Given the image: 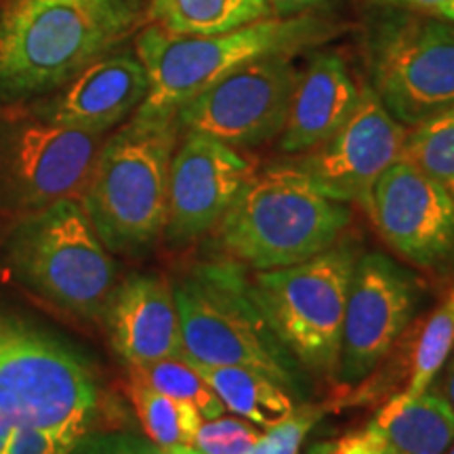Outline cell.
<instances>
[{"mask_svg":"<svg viewBox=\"0 0 454 454\" xmlns=\"http://www.w3.org/2000/svg\"><path fill=\"white\" fill-rule=\"evenodd\" d=\"M141 21V0H11L0 17V90L59 87Z\"/></svg>","mask_w":454,"mask_h":454,"instance_id":"obj_1","label":"cell"},{"mask_svg":"<svg viewBox=\"0 0 454 454\" xmlns=\"http://www.w3.org/2000/svg\"><path fill=\"white\" fill-rule=\"evenodd\" d=\"M349 221L348 202L326 196L293 162L253 173L215 231L231 259L265 271L328 251Z\"/></svg>","mask_w":454,"mask_h":454,"instance_id":"obj_2","label":"cell"},{"mask_svg":"<svg viewBox=\"0 0 454 454\" xmlns=\"http://www.w3.org/2000/svg\"><path fill=\"white\" fill-rule=\"evenodd\" d=\"M177 114H139L101 145L81 204L114 253L154 244L167 230Z\"/></svg>","mask_w":454,"mask_h":454,"instance_id":"obj_3","label":"cell"},{"mask_svg":"<svg viewBox=\"0 0 454 454\" xmlns=\"http://www.w3.org/2000/svg\"><path fill=\"white\" fill-rule=\"evenodd\" d=\"M185 360L244 366L299 391L303 371L271 326L253 280L234 259L198 265L175 288Z\"/></svg>","mask_w":454,"mask_h":454,"instance_id":"obj_4","label":"cell"},{"mask_svg":"<svg viewBox=\"0 0 454 454\" xmlns=\"http://www.w3.org/2000/svg\"><path fill=\"white\" fill-rule=\"evenodd\" d=\"M320 34L322 26L309 17L274 15L221 34H175L150 21L135 43L147 74V95L137 112L177 114L240 66L263 55L291 53Z\"/></svg>","mask_w":454,"mask_h":454,"instance_id":"obj_5","label":"cell"},{"mask_svg":"<svg viewBox=\"0 0 454 454\" xmlns=\"http://www.w3.org/2000/svg\"><path fill=\"white\" fill-rule=\"evenodd\" d=\"M11 261L27 286L70 314L98 317L114 294L116 265L76 198L26 219L11 244Z\"/></svg>","mask_w":454,"mask_h":454,"instance_id":"obj_6","label":"cell"},{"mask_svg":"<svg viewBox=\"0 0 454 454\" xmlns=\"http://www.w3.org/2000/svg\"><path fill=\"white\" fill-rule=\"evenodd\" d=\"M356 261V248L337 242L308 261L251 278L261 308L294 360L326 377L337 371Z\"/></svg>","mask_w":454,"mask_h":454,"instance_id":"obj_7","label":"cell"},{"mask_svg":"<svg viewBox=\"0 0 454 454\" xmlns=\"http://www.w3.org/2000/svg\"><path fill=\"white\" fill-rule=\"evenodd\" d=\"M98 408L87 364L47 334L0 316V414L13 425L84 435Z\"/></svg>","mask_w":454,"mask_h":454,"instance_id":"obj_8","label":"cell"},{"mask_svg":"<svg viewBox=\"0 0 454 454\" xmlns=\"http://www.w3.org/2000/svg\"><path fill=\"white\" fill-rule=\"evenodd\" d=\"M371 78L406 129L454 106V24L423 15L385 26L371 51Z\"/></svg>","mask_w":454,"mask_h":454,"instance_id":"obj_9","label":"cell"},{"mask_svg":"<svg viewBox=\"0 0 454 454\" xmlns=\"http://www.w3.org/2000/svg\"><path fill=\"white\" fill-rule=\"evenodd\" d=\"M299 74L291 53L248 61L181 106L179 129L236 150L268 144L282 133Z\"/></svg>","mask_w":454,"mask_h":454,"instance_id":"obj_10","label":"cell"},{"mask_svg":"<svg viewBox=\"0 0 454 454\" xmlns=\"http://www.w3.org/2000/svg\"><path fill=\"white\" fill-rule=\"evenodd\" d=\"M423 284L383 253L357 257L345 305L334 379L340 385L364 381L387 357L417 314Z\"/></svg>","mask_w":454,"mask_h":454,"instance_id":"obj_11","label":"cell"},{"mask_svg":"<svg viewBox=\"0 0 454 454\" xmlns=\"http://www.w3.org/2000/svg\"><path fill=\"white\" fill-rule=\"evenodd\" d=\"M366 211L402 259L431 274H454V198L411 160L385 170Z\"/></svg>","mask_w":454,"mask_h":454,"instance_id":"obj_12","label":"cell"},{"mask_svg":"<svg viewBox=\"0 0 454 454\" xmlns=\"http://www.w3.org/2000/svg\"><path fill=\"white\" fill-rule=\"evenodd\" d=\"M406 137L408 129L366 87L348 121L294 164L326 196L366 208L379 177L404 156Z\"/></svg>","mask_w":454,"mask_h":454,"instance_id":"obj_13","label":"cell"},{"mask_svg":"<svg viewBox=\"0 0 454 454\" xmlns=\"http://www.w3.org/2000/svg\"><path fill=\"white\" fill-rule=\"evenodd\" d=\"M253 173L236 147L187 130L170 160L167 236L190 242L215 230Z\"/></svg>","mask_w":454,"mask_h":454,"instance_id":"obj_14","label":"cell"},{"mask_svg":"<svg viewBox=\"0 0 454 454\" xmlns=\"http://www.w3.org/2000/svg\"><path fill=\"white\" fill-rule=\"evenodd\" d=\"M104 135L57 122L27 124L11 139L7 177L17 200L41 208L76 198L87 187Z\"/></svg>","mask_w":454,"mask_h":454,"instance_id":"obj_15","label":"cell"},{"mask_svg":"<svg viewBox=\"0 0 454 454\" xmlns=\"http://www.w3.org/2000/svg\"><path fill=\"white\" fill-rule=\"evenodd\" d=\"M104 314L114 349L129 366L185 357L175 293L162 278H129Z\"/></svg>","mask_w":454,"mask_h":454,"instance_id":"obj_16","label":"cell"},{"mask_svg":"<svg viewBox=\"0 0 454 454\" xmlns=\"http://www.w3.org/2000/svg\"><path fill=\"white\" fill-rule=\"evenodd\" d=\"M145 95L147 74L137 55H101L67 81L49 122L104 135L137 112Z\"/></svg>","mask_w":454,"mask_h":454,"instance_id":"obj_17","label":"cell"},{"mask_svg":"<svg viewBox=\"0 0 454 454\" xmlns=\"http://www.w3.org/2000/svg\"><path fill=\"white\" fill-rule=\"evenodd\" d=\"M362 89L337 53H320L299 74L286 122L280 133V150L303 154L326 141L349 118Z\"/></svg>","mask_w":454,"mask_h":454,"instance_id":"obj_18","label":"cell"},{"mask_svg":"<svg viewBox=\"0 0 454 454\" xmlns=\"http://www.w3.org/2000/svg\"><path fill=\"white\" fill-rule=\"evenodd\" d=\"M397 454H446L454 442V408L427 389L389 397L366 425Z\"/></svg>","mask_w":454,"mask_h":454,"instance_id":"obj_19","label":"cell"},{"mask_svg":"<svg viewBox=\"0 0 454 454\" xmlns=\"http://www.w3.org/2000/svg\"><path fill=\"white\" fill-rule=\"evenodd\" d=\"M194 366L223 402L225 411L257 427L268 429L294 412L288 389L265 372L244 366Z\"/></svg>","mask_w":454,"mask_h":454,"instance_id":"obj_20","label":"cell"},{"mask_svg":"<svg viewBox=\"0 0 454 454\" xmlns=\"http://www.w3.org/2000/svg\"><path fill=\"white\" fill-rule=\"evenodd\" d=\"M276 13L265 0H150L152 24L175 34H221Z\"/></svg>","mask_w":454,"mask_h":454,"instance_id":"obj_21","label":"cell"},{"mask_svg":"<svg viewBox=\"0 0 454 454\" xmlns=\"http://www.w3.org/2000/svg\"><path fill=\"white\" fill-rule=\"evenodd\" d=\"M127 394L133 402L141 427L158 448L192 446L202 425V414L192 404L175 400L130 374Z\"/></svg>","mask_w":454,"mask_h":454,"instance_id":"obj_22","label":"cell"},{"mask_svg":"<svg viewBox=\"0 0 454 454\" xmlns=\"http://www.w3.org/2000/svg\"><path fill=\"white\" fill-rule=\"evenodd\" d=\"M130 374L164 395L192 404L202 414L204 421L223 417V402L207 383V379L198 372V368L185 357H164L150 364L130 366Z\"/></svg>","mask_w":454,"mask_h":454,"instance_id":"obj_23","label":"cell"},{"mask_svg":"<svg viewBox=\"0 0 454 454\" xmlns=\"http://www.w3.org/2000/svg\"><path fill=\"white\" fill-rule=\"evenodd\" d=\"M402 158L438 181L454 198V106L408 129Z\"/></svg>","mask_w":454,"mask_h":454,"instance_id":"obj_24","label":"cell"},{"mask_svg":"<svg viewBox=\"0 0 454 454\" xmlns=\"http://www.w3.org/2000/svg\"><path fill=\"white\" fill-rule=\"evenodd\" d=\"M454 351V284L448 288V293L442 299V303L431 311V316L425 322L421 334L417 339L414 348V360L406 395H421L427 391L438 377V372L450 360Z\"/></svg>","mask_w":454,"mask_h":454,"instance_id":"obj_25","label":"cell"},{"mask_svg":"<svg viewBox=\"0 0 454 454\" xmlns=\"http://www.w3.org/2000/svg\"><path fill=\"white\" fill-rule=\"evenodd\" d=\"M261 431L244 419L217 417L202 421L194 446L200 454H248Z\"/></svg>","mask_w":454,"mask_h":454,"instance_id":"obj_26","label":"cell"},{"mask_svg":"<svg viewBox=\"0 0 454 454\" xmlns=\"http://www.w3.org/2000/svg\"><path fill=\"white\" fill-rule=\"evenodd\" d=\"M317 419H320L317 411L293 412L291 417L271 425L265 434H261L248 454H299L305 435L309 434Z\"/></svg>","mask_w":454,"mask_h":454,"instance_id":"obj_27","label":"cell"},{"mask_svg":"<svg viewBox=\"0 0 454 454\" xmlns=\"http://www.w3.org/2000/svg\"><path fill=\"white\" fill-rule=\"evenodd\" d=\"M81 442V435L53 431L32 425L11 427L3 454H70Z\"/></svg>","mask_w":454,"mask_h":454,"instance_id":"obj_28","label":"cell"},{"mask_svg":"<svg viewBox=\"0 0 454 454\" xmlns=\"http://www.w3.org/2000/svg\"><path fill=\"white\" fill-rule=\"evenodd\" d=\"M308 454H397L374 434L372 429L354 431V434L340 435L337 440H328L316 444Z\"/></svg>","mask_w":454,"mask_h":454,"instance_id":"obj_29","label":"cell"},{"mask_svg":"<svg viewBox=\"0 0 454 454\" xmlns=\"http://www.w3.org/2000/svg\"><path fill=\"white\" fill-rule=\"evenodd\" d=\"M385 3L406 7L425 17H434V20L454 24V0H385Z\"/></svg>","mask_w":454,"mask_h":454,"instance_id":"obj_30","label":"cell"},{"mask_svg":"<svg viewBox=\"0 0 454 454\" xmlns=\"http://www.w3.org/2000/svg\"><path fill=\"white\" fill-rule=\"evenodd\" d=\"M265 3L270 4L276 15H293L299 13V11L316 7V4H322L325 0H265Z\"/></svg>","mask_w":454,"mask_h":454,"instance_id":"obj_31","label":"cell"},{"mask_svg":"<svg viewBox=\"0 0 454 454\" xmlns=\"http://www.w3.org/2000/svg\"><path fill=\"white\" fill-rule=\"evenodd\" d=\"M89 454H135V450L127 444V442L112 440V442H104V444L95 446Z\"/></svg>","mask_w":454,"mask_h":454,"instance_id":"obj_32","label":"cell"},{"mask_svg":"<svg viewBox=\"0 0 454 454\" xmlns=\"http://www.w3.org/2000/svg\"><path fill=\"white\" fill-rule=\"evenodd\" d=\"M444 391H446V400L450 402V406L454 408V357L450 360V364H448V371H446V381H444Z\"/></svg>","mask_w":454,"mask_h":454,"instance_id":"obj_33","label":"cell"},{"mask_svg":"<svg viewBox=\"0 0 454 454\" xmlns=\"http://www.w3.org/2000/svg\"><path fill=\"white\" fill-rule=\"evenodd\" d=\"M145 454H200L194 446H173V448H154V450H147Z\"/></svg>","mask_w":454,"mask_h":454,"instance_id":"obj_34","label":"cell"},{"mask_svg":"<svg viewBox=\"0 0 454 454\" xmlns=\"http://www.w3.org/2000/svg\"><path fill=\"white\" fill-rule=\"evenodd\" d=\"M11 427H13V425H11L7 419H4L3 414H0V454H3V448H4V444H7Z\"/></svg>","mask_w":454,"mask_h":454,"instance_id":"obj_35","label":"cell"},{"mask_svg":"<svg viewBox=\"0 0 454 454\" xmlns=\"http://www.w3.org/2000/svg\"><path fill=\"white\" fill-rule=\"evenodd\" d=\"M448 454H454V446H450V448H448Z\"/></svg>","mask_w":454,"mask_h":454,"instance_id":"obj_36","label":"cell"}]
</instances>
